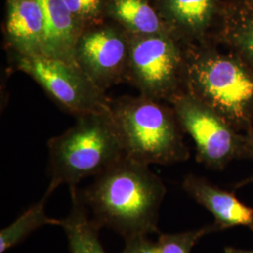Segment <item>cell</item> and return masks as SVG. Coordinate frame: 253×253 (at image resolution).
I'll list each match as a JSON object with an SVG mask.
<instances>
[{"label":"cell","instance_id":"1","mask_svg":"<svg viewBox=\"0 0 253 253\" xmlns=\"http://www.w3.org/2000/svg\"><path fill=\"white\" fill-rule=\"evenodd\" d=\"M79 194L94 220L125 240L160 234L159 213L166 188L149 165L125 156Z\"/></svg>","mask_w":253,"mask_h":253},{"label":"cell","instance_id":"2","mask_svg":"<svg viewBox=\"0 0 253 253\" xmlns=\"http://www.w3.org/2000/svg\"><path fill=\"white\" fill-rule=\"evenodd\" d=\"M216 43L185 46L186 92L242 133L253 131V67Z\"/></svg>","mask_w":253,"mask_h":253},{"label":"cell","instance_id":"3","mask_svg":"<svg viewBox=\"0 0 253 253\" xmlns=\"http://www.w3.org/2000/svg\"><path fill=\"white\" fill-rule=\"evenodd\" d=\"M76 123L48 141L51 181L54 191L67 185L70 190L88 176H97L126 155L110 113L77 117Z\"/></svg>","mask_w":253,"mask_h":253},{"label":"cell","instance_id":"4","mask_svg":"<svg viewBox=\"0 0 253 253\" xmlns=\"http://www.w3.org/2000/svg\"><path fill=\"white\" fill-rule=\"evenodd\" d=\"M111 110L127 158L149 166L189 160L190 150L172 107L140 95L111 100Z\"/></svg>","mask_w":253,"mask_h":253},{"label":"cell","instance_id":"5","mask_svg":"<svg viewBox=\"0 0 253 253\" xmlns=\"http://www.w3.org/2000/svg\"><path fill=\"white\" fill-rule=\"evenodd\" d=\"M125 80L140 95L170 103L186 92L185 46L169 34L130 36Z\"/></svg>","mask_w":253,"mask_h":253},{"label":"cell","instance_id":"6","mask_svg":"<svg viewBox=\"0 0 253 253\" xmlns=\"http://www.w3.org/2000/svg\"><path fill=\"white\" fill-rule=\"evenodd\" d=\"M170 104L183 131L192 138L196 159L214 171H221L234 160L247 159L246 136L237 131L217 112L188 92Z\"/></svg>","mask_w":253,"mask_h":253},{"label":"cell","instance_id":"7","mask_svg":"<svg viewBox=\"0 0 253 253\" xmlns=\"http://www.w3.org/2000/svg\"><path fill=\"white\" fill-rule=\"evenodd\" d=\"M18 70L27 73L59 105L73 116L110 113L111 100L77 64L45 54L14 57Z\"/></svg>","mask_w":253,"mask_h":253},{"label":"cell","instance_id":"8","mask_svg":"<svg viewBox=\"0 0 253 253\" xmlns=\"http://www.w3.org/2000/svg\"><path fill=\"white\" fill-rule=\"evenodd\" d=\"M130 35L119 26L97 24L82 30L75 46V61L101 90L126 77Z\"/></svg>","mask_w":253,"mask_h":253},{"label":"cell","instance_id":"9","mask_svg":"<svg viewBox=\"0 0 253 253\" xmlns=\"http://www.w3.org/2000/svg\"><path fill=\"white\" fill-rule=\"evenodd\" d=\"M223 0H160L169 34L184 46L215 43Z\"/></svg>","mask_w":253,"mask_h":253},{"label":"cell","instance_id":"10","mask_svg":"<svg viewBox=\"0 0 253 253\" xmlns=\"http://www.w3.org/2000/svg\"><path fill=\"white\" fill-rule=\"evenodd\" d=\"M182 186L191 198L213 215L219 231L235 226L248 227L253 231V208L245 205L234 193L191 173L185 176Z\"/></svg>","mask_w":253,"mask_h":253},{"label":"cell","instance_id":"11","mask_svg":"<svg viewBox=\"0 0 253 253\" xmlns=\"http://www.w3.org/2000/svg\"><path fill=\"white\" fill-rule=\"evenodd\" d=\"M6 38L14 57L43 54L44 15L39 0H9Z\"/></svg>","mask_w":253,"mask_h":253},{"label":"cell","instance_id":"12","mask_svg":"<svg viewBox=\"0 0 253 253\" xmlns=\"http://www.w3.org/2000/svg\"><path fill=\"white\" fill-rule=\"evenodd\" d=\"M214 42L253 67V0H223Z\"/></svg>","mask_w":253,"mask_h":253},{"label":"cell","instance_id":"13","mask_svg":"<svg viewBox=\"0 0 253 253\" xmlns=\"http://www.w3.org/2000/svg\"><path fill=\"white\" fill-rule=\"evenodd\" d=\"M44 15L43 54L76 64L75 46L84 29L63 0H39Z\"/></svg>","mask_w":253,"mask_h":253},{"label":"cell","instance_id":"14","mask_svg":"<svg viewBox=\"0 0 253 253\" xmlns=\"http://www.w3.org/2000/svg\"><path fill=\"white\" fill-rule=\"evenodd\" d=\"M106 11L130 36L169 34L160 10L148 0H109Z\"/></svg>","mask_w":253,"mask_h":253},{"label":"cell","instance_id":"15","mask_svg":"<svg viewBox=\"0 0 253 253\" xmlns=\"http://www.w3.org/2000/svg\"><path fill=\"white\" fill-rule=\"evenodd\" d=\"M72 208L60 220L69 241L71 253H106L99 237L101 227L90 217L89 209L83 202L77 188L71 189Z\"/></svg>","mask_w":253,"mask_h":253},{"label":"cell","instance_id":"16","mask_svg":"<svg viewBox=\"0 0 253 253\" xmlns=\"http://www.w3.org/2000/svg\"><path fill=\"white\" fill-rule=\"evenodd\" d=\"M54 191L47 189L42 199L33 204L30 208L17 217L9 226L0 232V253L14 248L23 242L34 231L45 225L60 226V220L51 218L46 215L45 205L47 200Z\"/></svg>","mask_w":253,"mask_h":253},{"label":"cell","instance_id":"17","mask_svg":"<svg viewBox=\"0 0 253 253\" xmlns=\"http://www.w3.org/2000/svg\"><path fill=\"white\" fill-rule=\"evenodd\" d=\"M217 231L218 228L213 223L188 232L160 235L157 243L160 253H190L203 236Z\"/></svg>","mask_w":253,"mask_h":253},{"label":"cell","instance_id":"18","mask_svg":"<svg viewBox=\"0 0 253 253\" xmlns=\"http://www.w3.org/2000/svg\"><path fill=\"white\" fill-rule=\"evenodd\" d=\"M83 28L97 25L105 6V0H63Z\"/></svg>","mask_w":253,"mask_h":253},{"label":"cell","instance_id":"19","mask_svg":"<svg viewBox=\"0 0 253 253\" xmlns=\"http://www.w3.org/2000/svg\"><path fill=\"white\" fill-rule=\"evenodd\" d=\"M132 253H160L159 246L148 238V235H140L125 240Z\"/></svg>","mask_w":253,"mask_h":253},{"label":"cell","instance_id":"20","mask_svg":"<svg viewBox=\"0 0 253 253\" xmlns=\"http://www.w3.org/2000/svg\"><path fill=\"white\" fill-rule=\"evenodd\" d=\"M246 136V153L247 159L253 158V131L245 133Z\"/></svg>","mask_w":253,"mask_h":253},{"label":"cell","instance_id":"21","mask_svg":"<svg viewBox=\"0 0 253 253\" xmlns=\"http://www.w3.org/2000/svg\"><path fill=\"white\" fill-rule=\"evenodd\" d=\"M252 183H253V175L248 177V178H245V179L238 182V183H236L234 188L235 189H239V188H242V187H245V186H247L249 184H252Z\"/></svg>","mask_w":253,"mask_h":253},{"label":"cell","instance_id":"22","mask_svg":"<svg viewBox=\"0 0 253 253\" xmlns=\"http://www.w3.org/2000/svg\"><path fill=\"white\" fill-rule=\"evenodd\" d=\"M224 252H225V253H253V251L235 249V248H231V247H227V248H225Z\"/></svg>","mask_w":253,"mask_h":253},{"label":"cell","instance_id":"23","mask_svg":"<svg viewBox=\"0 0 253 253\" xmlns=\"http://www.w3.org/2000/svg\"><path fill=\"white\" fill-rule=\"evenodd\" d=\"M122 253H131V251H130V249L127 247V246H126L125 247V249H124V251L122 252Z\"/></svg>","mask_w":253,"mask_h":253}]
</instances>
